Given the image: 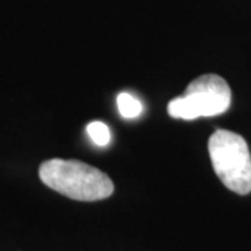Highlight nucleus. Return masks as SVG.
Segmentation results:
<instances>
[{"label": "nucleus", "instance_id": "4", "mask_svg": "<svg viewBox=\"0 0 251 251\" xmlns=\"http://www.w3.org/2000/svg\"><path fill=\"white\" fill-rule=\"evenodd\" d=\"M117 108L125 119H135L143 113V103L127 92L117 95Z\"/></svg>", "mask_w": 251, "mask_h": 251}, {"label": "nucleus", "instance_id": "1", "mask_svg": "<svg viewBox=\"0 0 251 251\" xmlns=\"http://www.w3.org/2000/svg\"><path fill=\"white\" fill-rule=\"evenodd\" d=\"M42 183L77 201H99L113 194V181L106 173L77 159H49L39 166Z\"/></svg>", "mask_w": 251, "mask_h": 251}, {"label": "nucleus", "instance_id": "2", "mask_svg": "<svg viewBox=\"0 0 251 251\" xmlns=\"http://www.w3.org/2000/svg\"><path fill=\"white\" fill-rule=\"evenodd\" d=\"M208 152L216 176L229 190L246 196L251 191V153L242 135L218 128L208 140Z\"/></svg>", "mask_w": 251, "mask_h": 251}, {"label": "nucleus", "instance_id": "3", "mask_svg": "<svg viewBox=\"0 0 251 251\" xmlns=\"http://www.w3.org/2000/svg\"><path fill=\"white\" fill-rule=\"evenodd\" d=\"M232 102V91L226 81L216 74H204L193 80L184 92L172 99L168 113L173 119L196 120L225 113Z\"/></svg>", "mask_w": 251, "mask_h": 251}, {"label": "nucleus", "instance_id": "5", "mask_svg": "<svg viewBox=\"0 0 251 251\" xmlns=\"http://www.w3.org/2000/svg\"><path fill=\"white\" fill-rule=\"evenodd\" d=\"M87 133L91 137V140L99 147H106L110 143V130L102 122H91L87 126Z\"/></svg>", "mask_w": 251, "mask_h": 251}]
</instances>
